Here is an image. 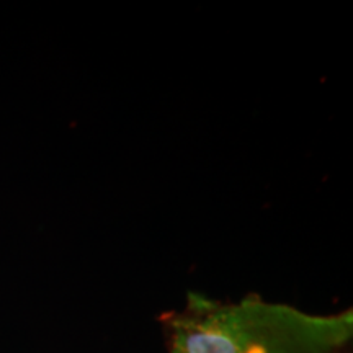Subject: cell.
<instances>
[{"label":"cell","mask_w":353,"mask_h":353,"mask_svg":"<svg viewBox=\"0 0 353 353\" xmlns=\"http://www.w3.org/2000/svg\"><path fill=\"white\" fill-rule=\"evenodd\" d=\"M167 353H348L353 311L312 314L260 294L218 301L190 291L159 317Z\"/></svg>","instance_id":"obj_1"},{"label":"cell","mask_w":353,"mask_h":353,"mask_svg":"<svg viewBox=\"0 0 353 353\" xmlns=\"http://www.w3.org/2000/svg\"><path fill=\"white\" fill-rule=\"evenodd\" d=\"M348 353H352V352H348Z\"/></svg>","instance_id":"obj_2"}]
</instances>
